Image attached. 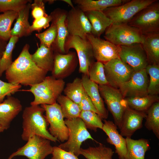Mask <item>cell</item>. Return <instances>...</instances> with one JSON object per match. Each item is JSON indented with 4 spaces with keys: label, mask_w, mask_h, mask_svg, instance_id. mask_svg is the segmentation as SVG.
<instances>
[{
    "label": "cell",
    "mask_w": 159,
    "mask_h": 159,
    "mask_svg": "<svg viewBox=\"0 0 159 159\" xmlns=\"http://www.w3.org/2000/svg\"><path fill=\"white\" fill-rule=\"evenodd\" d=\"M29 45L25 44L17 58L6 71L8 82L30 87L42 82L48 72L38 67L33 61L29 51Z\"/></svg>",
    "instance_id": "cell-1"
},
{
    "label": "cell",
    "mask_w": 159,
    "mask_h": 159,
    "mask_svg": "<svg viewBox=\"0 0 159 159\" xmlns=\"http://www.w3.org/2000/svg\"><path fill=\"white\" fill-rule=\"evenodd\" d=\"M44 109L40 105H31L26 107L23 110L21 136L22 140L26 141L36 135L54 142L58 141L53 137L47 129L49 124L45 115Z\"/></svg>",
    "instance_id": "cell-2"
},
{
    "label": "cell",
    "mask_w": 159,
    "mask_h": 159,
    "mask_svg": "<svg viewBox=\"0 0 159 159\" xmlns=\"http://www.w3.org/2000/svg\"><path fill=\"white\" fill-rule=\"evenodd\" d=\"M63 80L57 79L52 76H46L41 82L30 87L25 91L33 95L34 100L31 105H52L56 102L58 97L63 91L65 86Z\"/></svg>",
    "instance_id": "cell-3"
},
{
    "label": "cell",
    "mask_w": 159,
    "mask_h": 159,
    "mask_svg": "<svg viewBox=\"0 0 159 159\" xmlns=\"http://www.w3.org/2000/svg\"><path fill=\"white\" fill-rule=\"evenodd\" d=\"M106 40L118 46L142 44L144 36L137 28L128 24H112L105 32Z\"/></svg>",
    "instance_id": "cell-4"
},
{
    "label": "cell",
    "mask_w": 159,
    "mask_h": 159,
    "mask_svg": "<svg viewBox=\"0 0 159 159\" xmlns=\"http://www.w3.org/2000/svg\"><path fill=\"white\" fill-rule=\"evenodd\" d=\"M64 121L69 130L68 138L66 142L58 146L78 157L80 155V151L82 143L88 139L94 140L80 117L70 119H66Z\"/></svg>",
    "instance_id": "cell-5"
},
{
    "label": "cell",
    "mask_w": 159,
    "mask_h": 159,
    "mask_svg": "<svg viewBox=\"0 0 159 159\" xmlns=\"http://www.w3.org/2000/svg\"><path fill=\"white\" fill-rule=\"evenodd\" d=\"M128 24L144 36L159 33V2L158 0L138 12Z\"/></svg>",
    "instance_id": "cell-6"
},
{
    "label": "cell",
    "mask_w": 159,
    "mask_h": 159,
    "mask_svg": "<svg viewBox=\"0 0 159 159\" xmlns=\"http://www.w3.org/2000/svg\"><path fill=\"white\" fill-rule=\"evenodd\" d=\"M156 0H132L103 11L112 24H128L139 11Z\"/></svg>",
    "instance_id": "cell-7"
},
{
    "label": "cell",
    "mask_w": 159,
    "mask_h": 159,
    "mask_svg": "<svg viewBox=\"0 0 159 159\" xmlns=\"http://www.w3.org/2000/svg\"><path fill=\"white\" fill-rule=\"evenodd\" d=\"M65 53L71 49L76 52L79 64L80 73L88 75L89 68L95 62L91 45L87 39L69 35L64 44Z\"/></svg>",
    "instance_id": "cell-8"
},
{
    "label": "cell",
    "mask_w": 159,
    "mask_h": 159,
    "mask_svg": "<svg viewBox=\"0 0 159 159\" xmlns=\"http://www.w3.org/2000/svg\"><path fill=\"white\" fill-rule=\"evenodd\" d=\"M51 141L37 135H34L26 143L12 153L7 159H12L18 156H23L28 159H44L52 154L53 147Z\"/></svg>",
    "instance_id": "cell-9"
},
{
    "label": "cell",
    "mask_w": 159,
    "mask_h": 159,
    "mask_svg": "<svg viewBox=\"0 0 159 159\" xmlns=\"http://www.w3.org/2000/svg\"><path fill=\"white\" fill-rule=\"evenodd\" d=\"M98 87L101 96L112 115L114 123L120 129L127 105L125 98L118 89L108 84L99 85Z\"/></svg>",
    "instance_id": "cell-10"
},
{
    "label": "cell",
    "mask_w": 159,
    "mask_h": 159,
    "mask_svg": "<svg viewBox=\"0 0 159 159\" xmlns=\"http://www.w3.org/2000/svg\"><path fill=\"white\" fill-rule=\"evenodd\" d=\"M40 106L45 111L46 118L50 126V133L58 141L64 142L67 141L69 130L59 104L56 102L52 105L43 104Z\"/></svg>",
    "instance_id": "cell-11"
},
{
    "label": "cell",
    "mask_w": 159,
    "mask_h": 159,
    "mask_svg": "<svg viewBox=\"0 0 159 159\" xmlns=\"http://www.w3.org/2000/svg\"><path fill=\"white\" fill-rule=\"evenodd\" d=\"M103 64L108 85L115 88L119 89L121 85L130 79L135 72L120 58L113 59Z\"/></svg>",
    "instance_id": "cell-12"
},
{
    "label": "cell",
    "mask_w": 159,
    "mask_h": 159,
    "mask_svg": "<svg viewBox=\"0 0 159 159\" xmlns=\"http://www.w3.org/2000/svg\"><path fill=\"white\" fill-rule=\"evenodd\" d=\"M66 26L70 35L86 39L91 34V26L85 13L79 8L74 7L67 12Z\"/></svg>",
    "instance_id": "cell-13"
},
{
    "label": "cell",
    "mask_w": 159,
    "mask_h": 159,
    "mask_svg": "<svg viewBox=\"0 0 159 159\" xmlns=\"http://www.w3.org/2000/svg\"><path fill=\"white\" fill-rule=\"evenodd\" d=\"M120 46L119 58L134 72L145 69L149 64L141 44Z\"/></svg>",
    "instance_id": "cell-14"
},
{
    "label": "cell",
    "mask_w": 159,
    "mask_h": 159,
    "mask_svg": "<svg viewBox=\"0 0 159 159\" xmlns=\"http://www.w3.org/2000/svg\"><path fill=\"white\" fill-rule=\"evenodd\" d=\"M149 82L148 74L145 69L135 72L126 82L118 89L124 98L141 97L147 95Z\"/></svg>",
    "instance_id": "cell-15"
},
{
    "label": "cell",
    "mask_w": 159,
    "mask_h": 159,
    "mask_svg": "<svg viewBox=\"0 0 159 159\" xmlns=\"http://www.w3.org/2000/svg\"><path fill=\"white\" fill-rule=\"evenodd\" d=\"M86 38L91 45L93 56L97 61L104 64L113 59L119 58L120 46L91 34H87Z\"/></svg>",
    "instance_id": "cell-16"
},
{
    "label": "cell",
    "mask_w": 159,
    "mask_h": 159,
    "mask_svg": "<svg viewBox=\"0 0 159 159\" xmlns=\"http://www.w3.org/2000/svg\"><path fill=\"white\" fill-rule=\"evenodd\" d=\"M78 63L77 54L74 52L69 51L64 54L55 52L52 76L56 79L63 80L75 71Z\"/></svg>",
    "instance_id": "cell-17"
},
{
    "label": "cell",
    "mask_w": 159,
    "mask_h": 159,
    "mask_svg": "<svg viewBox=\"0 0 159 159\" xmlns=\"http://www.w3.org/2000/svg\"><path fill=\"white\" fill-rule=\"evenodd\" d=\"M146 116V113L133 110L127 104L120 129V134L123 137L131 138L136 130L142 127L143 119Z\"/></svg>",
    "instance_id": "cell-18"
},
{
    "label": "cell",
    "mask_w": 159,
    "mask_h": 159,
    "mask_svg": "<svg viewBox=\"0 0 159 159\" xmlns=\"http://www.w3.org/2000/svg\"><path fill=\"white\" fill-rule=\"evenodd\" d=\"M67 12L64 10L57 8L50 14L52 17L51 21L56 25L57 31V38L52 47L55 52L63 54H66L64 44L69 35L65 22Z\"/></svg>",
    "instance_id": "cell-19"
},
{
    "label": "cell",
    "mask_w": 159,
    "mask_h": 159,
    "mask_svg": "<svg viewBox=\"0 0 159 159\" xmlns=\"http://www.w3.org/2000/svg\"><path fill=\"white\" fill-rule=\"evenodd\" d=\"M22 105L18 98L11 96L0 103V126L8 129L11 122L22 111Z\"/></svg>",
    "instance_id": "cell-20"
},
{
    "label": "cell",
    "mask_w": 159,
    "mask_h": 159,
    "mask_svg": "<svg viewBox=\"0 0 159 159\" xmlns=\"http://www.w3.org/2000/svg\"><path fill=\"white\" fill-rule=\"evenodd\" d=\"M104 121L102 130L108 136L107 142L114 146L119 159H125L127 153L125 138L119 133L117 126L112 121L105 119Z\"/></svg>",
    "instance_id": "cell-21"
},
{
    "label": "cell",
    "mask_w": 159,
    "mask_h": 159,
    "mask_svg": "<svg viewBox=\"0 0 159 159\" xmlns=\"http://www.w3.org/2000/svg\"><path fill=\"white\" fill-rule=\"evenodd\" d=\"M81 79L85 90L97 110L98 115L102 119H107L108 111L100 95L98 85L90 80L87 75L82 74Z\"/></svg>",
    "instance_id": "cell-22"
},
{
    "label": "cell",
    "mask_w": 159,
    "mask_h": 159,
    "mask_svg": "<svg viewBox=\"0 0 159 159\" xmlns=\"http://www.w3.org/2000/svg\"><path fill=\"white\" fill-rule=\"evenodd\" d=\"M91 26V34L100 37L107 29L112 24V20L102 11L85 12Z\"/></svg>",
    "instance_id": "cell-23"
},
{
    "label": "cell",
    "mask_w": 159,
    "mask_h": 159,
    "mask_svg": "<svg viewBox=\"0 0 159 159\" xmlns=\"http://www.w3.org/2000/svg\"><path fill=\"white\" fill-rule=\"evenodd\" d=\"M55 53L52 47L40 44L36 52L31 54L33 61L40 68L47 72L52 71L54 66Z\"/></svg>",
    "instance_id": "cell-24"
},
{
    "label": "cell",
    "mask_w": 159,
    "mask_h": 159,
    "mask_svg": "<svg viewBox=\"0 0 159 159\" xmlns=\"http://www.w3.org/2000/svg\"><path fill=\"white\" fill-rule=\"evenodd\" d=\"M127 0H74L72 1L78 7L84 12L92 11H103L111 7L121 5Z\"/></svg>",
    "instance_id": "cell-25"
},
{
    "label": "cell",
    "mask_w": 159,
    "mask_h": 159,
    "mask_svg": "<svg viewBox=\"0 0 159 159\" xmlns=\"http://www.w3.org/2000/svg\"><path fill=\"white\" fill-rule=\"evenodd\" d=\"M127 154L125 159H145L146 151L150 149L149 140L144 138L138 140L126 138Z\"/></svg>",
    "instance_id": "cell-26"
},
{
    "label": "cell",
    "mask_w": 159,
    "mask_h": 159,
    "mask_svg": "<svg viewBox=\"0 0 159 159\" xmlns=\"http://www.w3.org/2000/svg\"><path fill=\"white\" fill-rule=\"evenodd\" d=\"M31 3H28L26 6L18 12L16 21L13 28L11 29V37H16L18 38L30 35V25L29 22V11Z\"/></svg>",
    "instance_id": "cell-27"
},
{
    "label": "cell",
    "mask_w": 159,
    "mask_h": 159,
    "mask_svg": "<svg viewBox=\"0 0 159 159\" xmlns=\"http://www.w3.org/2000/svg\"><path fill=\"white\" fill-rule=\"evenodd\" d=\"M144 36L141 44L149 64L159 65V33Z\"/></svg>",
    "instance_id": "cell-28"
},
{
    "label": "cell",
    "mask_w": 159,
    "mask_h": 159,
    "mask_svg": "<svg viewBox=\"0 0 159 159\" xmlns=\"http://www.w3.org/2000/svg\"><path fill=\"white\" fill-rule=\"evenodd\" d=\"M128 106L140 112L146 113L150 107L155 102H159L158 95H148L143 96L125 98Z\"/></svg>",
    "instance_id": "cell-29"
},
{
    "label": "cell",
    "mask_w": 159,
    "mask_h": 159,
    "mask_svg": "<svg viewBox=\"0 0 159 159\" xmlns=\"http://www.w3.org/2000/svg\"><path fill=\"white\" fill-rule=\"evenodd\" d=\"M114 152L110 148L100 143L97 146L89 147L86 149L81 148L80 155L86 159H112Z\"/></svg>",
    "instance_id": "cell-30"
},
{
    "label": "cell",
    "mask_w": 159,
    "mask_h": 159,
    "mask_svg": "<svg viewBox=\"0 0 159 159\" xmlns=\"http://www.w3.org/2000/svg\"><path fill=\"white\" fill-rule=\"evenodd\" d=\"M63 92L66 96L78 105L85 91L81 78L77 77L72 82L66 84Z\"/></svg>",
    "instance_id": "cell-31"
},
{
    "label": "cell",
    "mask_w": 159,
    "mask_h": 159,
    "mask_svg": "<svg viewBox=\"0 0 159 159\" xmlns=\"http://www.w3.org/2000/svg\"><path fill=\"white\" fill-rule=\"evenodd\" d=\"M57 101L61 107L64 118L70 119L79 117L81 110L78 105L66 96L60 95Z\"/></svg>",
    "instance_id": "cell-32"
},
{
    "label": "cell",
    "mask_w": 159,
    "mask_h": 159,
    "mask_svg": "<svg viewBox=\"0 0 159 159\" xmlns=\"http://www.w3.org/2000/svg\"><path fill=\"white\" fill-rule=\"evenodd\" d=\"M18 13L8 11L0 14V39L7 42L11 37V27L18 17Z\"/></svg>",
    "instance_id": "cell-33"
},
{
    "label": "cell",
    "mask_w": 159,
    "mask_h": 159,
    "mask_svg": "<svg viewBox=\"0 0 159 159\" xmlns=\"http://www.w3.org/2000/svg\"><path fill=\"white\" fill-rule=\"evenodd\" d=\"M145 125L159 138V102L154 103L146 112Z\"/></svg>",
    "instance_id": "cell-34"
},
{
    "label": "cell",
    "mask_w": 159,
    "mask_h": 159,
    "mask_svg": "<svg viewBox=\"0 0 159 159\" xmlns=\"http://www.w3.org/2000/svg\"><path fill=\"white\" fill-rule=\"evenodd\" d=\"M19 38L16 37H11L6 44L2 56L0 59V77L13 62L12 52Z\"/></svg>",
    "instance_id": "cell-35"
},
{
    "label": "cell",
    "mask_w": 159,
    "mask_h": 159,
    "mask_svg": "<svg viewBox=\"0 0 159 159\" xmlns=\"http://www.w3.org/2000/svg\"><path fill=\"white\" fill-rule=\"evenodd\" d=\"M145 69L149 76L148 94L158 95L159 93V65L149 64Z\"/></svg>",
    "instance_id": "cell-36"
},
{
    "label": "cell",
    "mask_w": 159,
    "mask_h": 159,
    "mask_svg": "<svg viewBox=\"0 0 159 159\" xmlns=\"http://www.w3.org/2000/svg\"><path fill=\"white\" fill-rule=\"evenodd\" d=\"M88 76L92 81L99 85L108 84L104 71V65L102 63L94 62L89 67Z\"/></svg>",
    "instance_id": "cell-37"
},
{
    "label": "cell",
    "mask_w": 159,
    "mask_h": 159,
    "mask_svg": "<svg viewBox=\"0 0 159 159\" xmlns=\"http://www.w3.org/2000/svg\"><path fill=\"white\" fill-rule=\"evenodd\" d=\"M79 117L84 123L87 129L97 131V128L102 129L103 123L102 118L96 113L90 111H81Z\"/></svg>",
    "instance_id": "cell-38"
},
{
    "label": "cell",
    "mask_w": 159,
    "mask_h": 159,
    "mask_svg": "<svg viewBox=\"0 0 159 159\" xmlns=\"http://www.w3.org/2000/svg\"><path fill=\"white\" fill-rule=\"evenodd\" d=\"M50 26L43 32L35 34L36 37L40 40V44L48 47H51L54 43L57 36V27L52 21Z\"/></svg>",
    "instance_id": "cell-39"
},
{
    "label": "cell",
    "mask_w": 159,
    "mask_h": 159,
    "mask_svg": "<svg viewBox=\"0 0 159 159\" xmlns=\"http://www.w3.org/2000/svg\"><path fill=\"white\" fill-rule=\"evenodd\" d=\"M32 1L29 0H0V12L13 11L18 13Z\"/></svg>",
    "instance_id": "cell-40"
},
{
    "label": "cell",
    "mask_w": 159,
    "mask_h": 159,
    "mask_svg": "<svg viewBox=\"0 0 159 159\" xmlns=\"http://www.w3.org/2000/svg\"><path fill=\"white\" fill-rule=\"evenodd\" d=\"M21 86L6 82L0 79V103L4 101L6 96H11L19 91Z\"/></svg>",
    "instance_id": "cell-41"
},
{
    "label": "cell",
    "mask_w": 159,
    "mask_h": 159,
    "mask_svg": "<svg viewBox=\"0 0 159 159\" xmlns=\"http://www.w3.org/2000/svg\"><path fill=\"white\" fill-rule=\"evenodd\" d=\"M44 1L42 0H34L31 4V14L34 19L48 15L45 7Z\"/></svg>",
    "instance_id": "cell-42"
},
{
    "label": "cell",
    "mask_w": 159,
    "mask_h": 159,
    "mask_svg": "<svg viewBox=\"0 0 159 159\" xmlns=\"http://www.w3.org/2000/svg\"><path fill=\"white\" fill-rule=\"evenodd\" d=\"M52 17L50 14L38 19H34L30 27V31L32 33L34 31L39 32L43 29H45L49 26V23L51 22Z\"/></svg>",
    "instance_id": "cell-43"
},
{
    "label": "cell",
    "mask_w": 159,
    "mask_h": 159,
    "mask_svg": "<svg viewBox=\"0 0 159 159\" xmlns=\"http://www.w3.org/2000/svg\"><path fill=\"white\" fill-rule=\"evenodd\" d=\"M52 154L51 159H79L74 154L64 150L58 146L53 147Z\"/></svg>",
    "instance_id": "cell-44"
},
{
    "label": "cell",
    "mask_w": 159,
    "mask_h": 159,
    "mask_svg": "<svg viewBox=\"0 0 159 159\" xmlns=\"http://www.w3.org/2000/svg\"><path fill=\"white\" fill-rule=\"evenodd\" d=\"M78 105L81 111H92L96 113L98 115L97 110L86 92L84 94L81 101Z\"/></svg>",
    "instance_id": "cell-45"
},
{
    "label": "cell",
    "mask_w": 159,
    "mask_h": 159,
    "mask_svg": "<svg viewBox=\"0 0 159 159\" xmlns=\"http://www.w3.org/2000/svg\"><path fill=\"white\" fill-rule=\"evenodd\" d=\"M6 42L0 39V59L2 56L3 52L5 49L7 44Z\"/></svg>",
    "instance_id": "cell-46"
},
{
    "label": "cell",
    "mask_w": 159,
    "mask_h": 159,
    "mask_svg": "<svg viewBox=\"0 0 159 159\" xmlns=\"http://www.w3.org/2000/svg\"><path fill=\"white\" fill-rule=\"evenodd\" d=\"M61 1H63L65 3H67V4H68L70 6H71L72 8H74V7L72 3V1L71 0H61Z\"/></svg>",
    "instance_id": "cell-47"
},
{
    "label": "cell",
    "mask_w": 159,
    "mask_h": 159,
    "mask_svg": "<svg viewBox=\"0 0 159 159\" xmlns=\"http://www.w3.org/2000/svg\"><path fill=\"white\" fill-rule=\"evenodd\" d=\"M5 130V129L2 127L0 126V133L2 132Z\"/></svg>",
    "instance_id": "cell-48"
}]
</instances>
